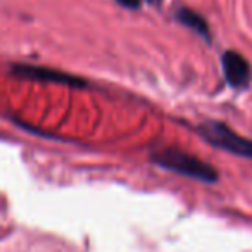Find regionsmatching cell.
Instances as JSON below:
<instances>
[{
  "label": "cell",
  "instance_id": "3957f363",
  "mask_svg": "<svg viewBox=\"0 0 252 252\" xmlns=\"http://www.w3.org/2000/svg\"><path fill=\"white\" fill-rule=\"evenodd\" d=\"M221 66L226 83L233 90H245L252 81V69L249 61L235 50H226L221 56Z\"/></svg>",
  "mask_w": 252,
  "mask_h": 252
},
{
  "label": "cell",
  "instance_id": "7a4b0ae2",
  "mask_svg": "<svg viewBox=\"0 0 252 252\" xmlns=\"http://www.w3.org/2000/svg\"><path fill=\"white\" fill-rule=\"evenodd\" d=\"M197 133L209 145L220 151L231 152L233 156L252 159V140L235 133L230 126L221 121H206L197 128Z\"/></svg>",
  "mask_w": 252,
  "mask_h": 252
},
{
  "label": "cell",
  "instance_id": "5b68a950",
  "mask_svg": "<svg viewBox=\"0 0 252 252\" xmlns=\"http://www.w3.org/2000/svg\"><path fill=\"white\" fill-rule=\"evenodd\" d=\"M175 19L178 23H182L183 26L190 28L192 32H195L199 36H202L206 42H211V30L207 21L204 19V16H200L199 12L192 11L190 7H185V5H180L175 11Z\"/></svg>",
  "mask_w": 252,
  "mask_h": 252
},
{
  "label": "cell",
  "instance_id": "8992f818",
  "mask_svg": "<svg viewBox=\"0 0 252 252\" xmlns=\"http://www.w3.org/2000/svg\"><path fill=\"white\" fill-rule=\"evenodd\" d=\"M116 4H119L121 7H125V9H140V5H142V2L140 0H114Z\"/></svg>",
  "mask_w": 252,
  "mask_h": 252
},
{
  "label": "cell",
  "instance_id": "6da1fadb",
  "mask_svg": "<svg viewBox=\"0 0 252 252\" xmlns=\"http://www.w3.org/2000/svg\"><path fill=\"white\" fill-rule=\"evenodd\" d=\"M152 161L159 168L166 171L178 173L187 178H192L195 182L202 183H216L218 182V171L214 166L204 162L202 159L189 154V152L178 151V149H164L152 156Z\"/></svg>",
  "mask_w": 252,
  "mask_h": 252
},
{
  "label": "cell",
  "instance_id": "277c9868",
  "mask_svg": "<svg viewBox=\"0 0 252 252\" xmlns=\"http://www.w3.org/2000/svg\"><path fill=\"white\" fill-rule=\"evenodd\" d=\"M14 74L21 78H28V80H38V81H52V83L67 85V87L74 88H85L87 81L81 80L73 74L63 73L57 69H49V67H40V66H30V64H18L12 67Z\"/></svg>",
  "mask_w": 252,
  "mask_h": 252
},
{
  "label": "cell",
  "instance_id": "52a82bcc",
  "mask_svg": "<svg viewBox=\"0 0 252 252\" xmlns=\"http://www.w3.org/2000/svg\"><path fill=\"white\" fill-rule=\"evenodd\" d=\"M147 4H151V5H156V4H161L162 0H145Z\"/></svg>",
  "mask_w": 252,
  "mask_h": 252
}]
</instances>
